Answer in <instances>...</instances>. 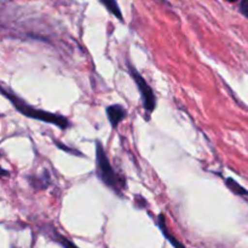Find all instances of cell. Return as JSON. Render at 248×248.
<instances>
[{"instance_id":"4","label":"cell","mask_w":248,"mask_h":248,"mask_svg":"<svg viewBox=\"0 0 248 248\" xmlns=\"http://www.w3.org/2000/svg\"><path fill=\"white\" fill-rule=\"evenodd\" d=\"M107 118H108L109 123H110L111 127L116 128L121 121L125 120L126 118V109L120 104H111V106L107 107L106 109Z\"/></svg>"},{"instance_id":"9","label":"cell","mask_w":248,"mask_h":248,"mask_svg":"<svg viewBox=\"0 0 248 248\" xmlns=\"http://www.w3.org/2000/svg\"><path fill=\"white\" fill-rule=\"evenodd\" d=\"M240 11L242 12L245 17L248 18V0H242L241 5H240Z\"/></svg>"},{"instance_id":"5","label":"cell","mask_w":248,"mask_h":248,"mask_svg":"<svg viewBox=\"0 0 248 248\" xmlns=\"http://www.w3.org/2000/svg\"><path fill=\"white\" fill-rule=\"evenodd\" d=\"M157 225H159L160 230L162 232V235L169 240L170 244H171L174 248H186L178 239H177L176 236H173V235L170 232L169 227H167V223H166V217H165L162 213L157 216Z\"/></svg>"},{"instance_id":"10","label":"cell","mask_w":248,"mask_h":248,"mask_svg":"<svg viewBox=\"0 0 248 248\" xmlns=\"http://www.w3.org/2000/svg\"><path fill=\"white\" fill-rule=\"evenodd\" d=\"M227 1H230V2H235V1H237V0H227Z\"/></svg>"},{"instance_id":"2","label":"cell","mask_w":248,"mask_h":248,"mask_svg":"<svg viewBox=\"0 0 248 248\" xmlns=\"http://www.w3.org/2000/svg\"><path fill=\"white\" fill-rule=\"evenodd\" d=\"M96 174L103 182L104 186L110 188L116 195L123 196L124 190L126 189L125 178L111 166L106 150L99 140L96 142Z\"/></svg>"},{"instance_id":"8","label":"cell","mask_w":248,"mask_h":248,"mask_svg":"<svg viewBox=\"0 0 248 248\" xmlns=\"http://www.w3.org/2000/svg\"><path fill=\"white\" fill-rule=\"evenodd\" d=\"M56 239H57V241L60 242V244L62 245V246L64 248H78L74 244H73L72 241H70V240L65 239V237L62 236V235L57 234V235H56Z\"/></svg>"},{"instance_id":"1","label":"cell","mask_w":248,"mask_h":248,"mask_svg":"<svg viewBox=\"0 0 248 248\" xmlns=\"http://www.w3.org/2000/svg\"><path fill=\"white\" fill-rule=\"evenodd\" d=\"M2 94L9 99L12 103V106L15 107L17 111L22 114V115L27 116L29 119H34V120L44 121V123L52 124V125L57 126V127L65 130V128L70 127V123L67 118L60 115V114H53L50 111L43 110V109H36L34 107H31V104L26 103L23 99L19 98L18 96H16L15 93H12L11 91H7L5 87L1 89Z\"/></svg>"},{"instance_id":"6","label":"cell","mask_w":248,"mask_h":248,"mask_svg":"<svg viewBox=\"0 0 248 248\" xmlns=\"http://www.w3.org/2000/svg\"><path fill=\"white\" fill-rule=\"evenodd\" d=\"M99 1L106 6V9L108 10L111 15H114L116 18L123 21V14H121V10L120 7H119L116 0H99Z\"/></svg>"},{"instance_id":"7","label":"cell","mask_w":248,"mask_h":248,"mask_svg":"<svg viewBox=\"0 0 248 248\" xmlns=\"http://www.w3.org/2000/svg\"><path fill=\"white\" fill-rule=\"evenodd\" d=\"M227 186L230 189V190L232 191L234 194H236V195H240V196H246L248 195V190L244 188V186H240L239 183H237L236 181H234V179L232 178H227Z\"/></svg>"},{"instance_id":"3","label":"cell","mask_w":248,"mask_h":248,"mask_svg":"<svg viewBox=\"0 0 248 248\" xmlns=\"http://www.w3.org/2000/svg\"><path fill=\"white\" fill-rule=\"evenodd\" d=\"M127 69L131 78H132V80L135 81L136 86H137L138 91H140L144 110L147 111L148 115H150V114L155 110V108H156V97H155L154 91H153L152 87L149 86L147 80L142 77V74H140L131 63H128Z\"/></svg>"}]
</instances>
